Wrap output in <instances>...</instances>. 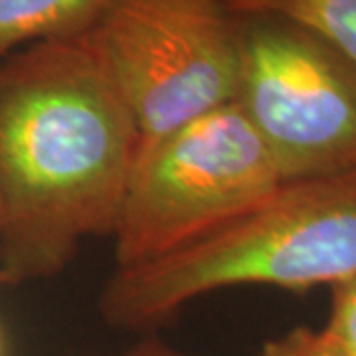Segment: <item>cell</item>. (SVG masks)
<instances>
[{
  "mask_svg": "<svg viewBox=\"0 0 356 356\" xmlns=\"http://www.w3.org/2000/svg\"><path fill=\"white\" fill-rule=\"evenodd\" d=\"M139 133L89 34L0 60V285L64 271L111 236Z\"/></svg>",
  "mask_w": 356,
  "mask_h": 356,
  "instance_id": "obj_1",
  "label": "cell"
},
{
  "mask_svg": "<svg viewBox=\"0 0 356 356\" xmlns=\"http://www.w3.org/2000/svg\"><path fill=\"white\" fill-rule=\"evenodd\" d=\"M356 277V168L283 182L240 216L151 261L115 267L99 295L117 329L163 325L208 293L269 285L307 291Z\"/></svg>",
  "mask_w": 356,
  "mask_h": 356,
  "instance_id": "obj_2",
  "label": "cell"
},
{
  "mask_svg": "<svg viewBox=\"0 0 356 356\" xmlns=\"http://www.w3.org/2000/svg\"><path fill=\"white\" fill-rule=\"evenodd\" d=\"M283 182L236 103L143 145L111 234L115 267L151 261L200 238Z\"/></svg>",
  "mask_w": 356,
  "mask_h": 356,
  "instance_id": "obj_3",
  "label": "cell"
},
{
  "mask_svg": "<svg viewBox=\"0 0 356 356\" xmlns=\"http://www.w3.org/2000/svg\"><path fill=\"white\" fill-rule=\"evenodd\" d=\"M236 105L285 182L356 168V65L307 26L277 14H234Z\"/></svg>",
  "mask_w": 356,
  "mask_h": 356,
  "instance_id": "obj_4",
  "label": "cell"
},
{
  "mask_svg": "<svg viewBox=\"0 0 356 356\" xmlns=\"http://www.w3.org/2000/svg\"><path fill=\"white\" fill-rule=\"evenodd\" d=\"M89 38L139 147L236 102L238 26L222 0H117Z\"/></svg>",
  "mask_w": 356,
  "mask_h": 356,
  "instance_id": "obj_5",
  "label": "cell"
},
{
  "mask_svg": "<svg viewBox=\"0 0 356 356\" xmlns=\"http://www.w3.org/2000/svg\"><path fill=\"white\" fill-rule=\"evenodd\" d=\"M117 0H0V60L30 44L89 34Z\"/></svg>",
  "mask_w": 356,
  "mask_h": 356,
  "instance_id": "obj_6",
  "label": "cell"
},
{
  "mask_svg": "<svg viewBox=\"0 0 356 356\" xmlns=\"http://www.w3.org/2000/svg\"><path fill=\"white\" fill-rule=\"evenodd\" d=\"M232 14H277L307 26L356 65V0H222Z\"/></svg>",
  "mask_w": 356,
  "mask_h": 356,
  "instance_id": "obj_7",
  "label": "cell"
},
{
  "mask_svg": "<svg viewBox=\"0 0 356 356\" xmlns=\"http://www.w3.org/2000/svg\"><path fill=\"white\" fill-rule=\"evenodd\" d=\"M261 356H344L341 346L325 329L297 327L264 344Z\"/></svg>",
  "mask_w": 356,
  "mask_h": 356,
  "instance_id": "obj_8",
  "label": "cell"
},
{
  "mask_svg": "<svg viewBox=\"0 0 356 356\" xmlns=\"http://www.w3.org/2000/svg\"><path fill=\"white\" fill-rule=\"evenodd\" d=\"M344 356H356V277L332 285L331 317L325 327Z\"/></svg>",
  "mask_w": 356,
  "mask_h": 356,
  "instance_id": "obj_9",
  "label": "cell"
},
{
  "mask_svg": "<svg viewBox=\"0 0 356 356\" xmlns=\"http://www.w3.org/2000/svg\"><path fill=\"white\" fill-rule=\"evenodd\" d=\"M119 356H186L182 353L175 350L172 346L161 343V341H154V339H149V341H143L137 346L129 348L127 353Z\"/></svg>",
  "mask_w": 356,
  "mask_h": 356,
  "instance_id": "obj_10",
  "label": "cell"
},
{
  "mask_svg": "<svg viewBox=\"0 0 356 356\" xmlns=\"http://www.w3.org/2000/svg\"><path fill=\"white\" fill-rule=\"evenodd\" d=\"M0 356H2V339H0Z\"/></svg>",
  "mask_w": 356,
  "mask_h": 356,
  "instance_id": "obj_11",
  "label": "cell"
}]
</instances>
